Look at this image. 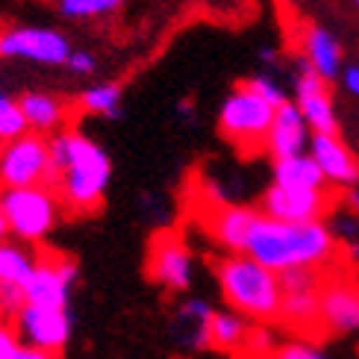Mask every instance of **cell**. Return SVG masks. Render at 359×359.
<instances>
[{
	"instance_id": "4",
	"label": "cell",
	"mask_w": 359,
	"mask_h": 359,
	"mask_svg": "<svg viewBox=\"0 0 359 359\" xmlns=\"http://www.w3.org/2000/svg\"><path fill=\"white\" fill-rule=\"evenodd\" d=\"M274 112L277 109L271 103H265L250 88L236 83V88L224 97L218 109V133L242 156L265 154V142H268V130H271V121H274Z\"/></svg>"
},
{
	"instance_id": "20",
	"label": "cell",
	"mask_w": 359,
	"mask_h": 359,
	"mask_svg": "<svg viewBox=\"0 0 359 359\" xmlns=\"http://www.w3.org/2000/svg\"><path fill=\"white\" fill-rule=\"evenodd\" d=\"M18 107L24 112V121H27L29 133H39V136L62 127L65 112H68V103L56 95H48V92H27L18 100Z\"/></svg>"
},
{
	"instance_id": "25",
	"label": "cell",
	"mask_w": 359,
	"mask_h": 359,
	"mask_svg": "<svg viewBox=\"0 0 359 359\" xmlns=\"http://www.w3.org/2000/svg\"><path fill=\"white\" fill-rule=\"evenodd\" d=\"M27 133H29V127L24 121L21 107L6 92H0V147H6L9 142L27 136Z\"/></svg>"
},
{
	"instance_id": "3",
	"label": "cell",
	"mask_w": 359,
	"mask_h": 359,
	"mask_svg": "<svg viewBox=\"0 0 359 359\" xmlns=\"http://www.w3.org/2000/svg\"><path fill=\"white\" fill-rule=\"evenodd\" d=\"M212 271L227 309L257 324H274L280 318V274L268 271L265 265L245 253H224L212 259Z\"/></svg>"
},
{
	"instance_id": "9",
	"label": "cell",
	"mask_w": 359,
	"mask_h": 359,
	"mask_svg": "<svg viewBox=\"0 0 359 359\" xmlns=\"http://www.w3.org/2000/svg\"><path fill=\"white\" fill-rule=\"evenodd\" d=\"M147 280L168 292H189L194 280V257L183 236L174 230H159L147 245Z\"/></svg>"
},
{
	"instance_id": "7",
	"label": "cell",
	"mask_w": 359,
	"mask_h": 359,
	"mask_svg": "<svg viewBox=\"0 0 359 359\" xmlns=\"http://www.w3.org/2000/svg\"><path fill=\"white\" fill-rule=\"evenodd\" d=\"M0 186L4 189H36V186H56L53 165H50V142L39 133L9 142L0 147Z\"/></svg>"
},
{
	"instance_id": "17",
	"label": "cell",
	"mask_w": 359,
	"mask_h": 359,
	"mask_svg": "<svg viewBox=\"0 0 359 359\" xmlns=\"http://www.w3.org/2000/svg\"><path fill=\"white\" fill-rule=\"evenodd\" d=\"M309 139L312 133L304 121L301 109L294 100H286L283 107H277L271 130H268V142H265V154H271V159H289V156H301L309 151Z\"/></svg>"
},
{
	"instance_id": "8",
	"label": "cell",
	"mask_w": 359,
	"mask_h": 359,
	"mask_svg": "<svg viewBox=\"0 0 359 359\" xmlns=\"http://www.w3.org/2000/svg\"><path fill=\"white\" fill-rule=\"evenodd\" d=\"M339 203H341V194L336 189H280V186H271L262 194L257 209L265 218H274V221L312 224V221H324Z\"/></svg>"
},
{
	"instance_id": "13",
	"label": "cell",
	"mask_w": 359,
	"mask_h": 359,
	"mask_svg": "<svg viewBox=\"0 0 359 359\" xmlns=\"http://www.w3.org/2000/svg\"><path fill=\"white\" fill-rule=\"evenodd\" d=\"M12 330L21 345L59 356L71 339V316H68V309H44V306L27 304L15 316Z\"/></svg>"
},
{
	"instance_id": "1",
	"label": "cell",
	"mask_w": 359,
	"mask_h": 359,
	"mask_svg": "<svg viewBox=\"0 0 359 359\" xmlns=\"http://www.w3.org/2000/svg\"><path fill=\"white\" fill-rule=\"evenodd\" d=\"M341 245L333 236L327 221L312 224H286L257 215L245 245V257L257 259L268 271L283 274L292 268H318V271H333L339 262Z\"/></svg>"
},
{
	"instance_id": "33",
	"label": "cell",
	"mask_w": 359,
	"mask_h": 359,
	"mask_svg": "<svg viewBox=\"0 0 359 359\" xmlns=\"http://www.w3.org/2000/svg\"><path fill=\"white\" fill-rule=\"evenodd\" d=\"M341 86H345V92L359 97V65H348L341 68Z\"/></svg>"
},
{
	"instance_id": "31",
	"label": "cell",
	"mask_w": 359,
	"mask_h": 359,
	"mask_svg": "<svg viewBox=\"0 0 359 359\" xmlns=\"http://www.w3.org/2000/svg\"><path fill=\"white\" fill-rule=\"evenodd\" d=\"M268 359H327V353L309 341H289V345H280Z\"/></svg>"
},
{
	"instance_id": "29",
	"label": "cell",
	"mask_w": 359,
	"mask_h": 359,
	"mask_svg": "<svg viewBox=\"0 0 359 359\" xmlns=\"http://www.w3.org/2000/svg\"><path fill=\"white\" fill-rule=\"evenodd\" d=\"M27 306V297L21 286H9V283H0V324H12L15 316Z\"/></svg>"
},
{
	"instance_id": "14",
	"label": "cell",
	"mask_w": 359,
	"mask_h": 359,
	"mask_svg": "<svg viewBox=\"0 0 359 359\" xmlns=\"http://www.w3.org/2000/svg\"><path fill=\"white\" fill-rule=\"evenodd\" d=\"M71 41L56 33V29L44 27H15L0 33V56H15V59H33L44 65H68L71 56Z\"/></svg>"
},
{
	"instance_id": "26",
	"label": "cell",
	"mask_w": 359,
	"mask_h": 359,
	"mask_svg": "<svg viewBox=\"0 0 359 359\" xmlns=\"http://www.w3.org/2000/svg\"><path fill=\"white\" fill-rule=\"evenodd\" d=\"M124 6V0H59V12L65 18H100Z\"/></svg>"
},
{
	"instance_id": "23",
	"label": "cell",
	"mask_w": 359,
	"mask_h": 359,
	"mask_svg": "<svg viewBox=\"0 0 359 359\" xmlns=\"http://www.w3.org/2000/svg\"><path fill=\"white\" fill-rule=\"evenodd\" d=\"M39 262V253L29 250L18 242H0V283L9 286H27V280L33 277Z\"/></svg>"
},
{
	"instance_id": "30",
	"label": "cell",
	"mask_w": 359,
	"mask_h": 359,
	"mask_svg": "<svg viewBox=\"0 0 359 359\" xmlns=\"http://www.w3.org/2000/svg\"><path fill=\"white\" fill-rule=\"evenodd\" d=\"M245 351H248L250 356H257V359H268V356L277 351L274 336H271V330H268V324H257V327H253L250 336H248Z\"/></svg>"
},
{
	"instance_id": "6",
	"label": "cell",
	"mask_w": 359,
	"mask_h": 359,
	"mask_svg": "<svg viewBox=\"0 0 359 359\" xmlns=\"http://www.w3.org/2000/svg\"><path fill=\"white\" fill-rule=\"evenodd\" d=\"M0 209L6 215L9 233L18 236L27 245L44 242L59 215H62V203H59L56 191L48 186L36 189H4L0 186Z\"/></svg>"
},
{
	"instance_id": "10",
	"label": "cell",
	"mask_w": 359,
	"mask_h": 359,
	"mask_svg": "<svg viewBox=\"0 0 359 359\" xmlns=\"http://www.w3.org/2000/svg\"><path fill=\"white\" fill-rule=\"evenodd\" d=\"M74 280H77V262L71 257H65V253L41 250L36 271L24 286V297H27L29 306L68 309Z\"/></svg>"
},
{
	"instance_id": "16",
	"label": "cell",
	"mask_w": 359,
	"mask_h": 359,
	"mask_svg": "<svg viewBox=\"0 0 359 359\" xmlns=\"http://www.w3.org/2000/svg\"><path fill=\"white\" fill-rule=\"evenodd\" d=\"M306 154L316 159L330 189L348 191L359 186V156L341 142V136H312Z\"/></svg>"
},
{
	"instance_id": "18",
	"label": "cell",
	"mask_w": 359,
	"mask_h": 359,
	"mask_svg": "<svg viewBox=\"0 0 359 359\" xmlns=\"http://www.w3.org/2000/svg\"><path fill=\"white\" fill-rule=\"evenodd\" d=\"M215 309L201 297H186L174 309L171 318V336L183 351H203L209 348V330H212Z\"/></svg>"
},
{
	"instance_id": "28",
	"label": "cell",
	"mask_w": 359,
	"mask_h": 359,
	"mask_svg": "<svg viewBox=\"0 0 359 359\" xmlns=\"http://www.w3.org/2000/svg\"><path fill=\"white\" fill-rule=\"evenodd\" d=\"M242 86H245V88H250L253 95H259L265 103H271L274 109H277V107H283V103L289 100L286 88H283L277 80L268 77V74H257V77H248V80H242Z\"/></svg>"
},
{
	"instance_id": "11",
	"label": "cell",
	"mask_w": 359,
	"mask_h": 359,
	"mask_svg": "<svg viewBox=\"0 0 359 359\" xmlns=\"http://www.w3.org/2000/svg\"><path fill=\"white\" fill-rule=\"evenodd\" d=\"M294 103H297V109H301L312 136H341L336 107H333V88L309 68V62L301 53H297Z\"/></svg>"
},
{
	"instance_id": "27",
	"label": "cell",
	"mask_w": 359,
	"mask_h": 359,
	"mask_svg": "<svg viewBox=\"0 0 359 359\" xmlns=\"http://www.w3.org/2000/svg\"><path fill=\"white\" fill-rule=\"evenodd\" d=\"M0 359H59V356L21 345L12 324H0Z\"/></svg>"
},
{
	"instance_id": "12",
	"label": "cell",
	"mask_w": 359,
	"mask_h": 359,
	"mask_svg": "<svg viewBox=\"0 0 359 359\" xmlns=\"http://www.w3.org/2000/svg\"><path fill=\"white\" fill-rule=\"evenodd\" d=\"M321 333L324 339L359 333V280L336 268L321 283Z\"/></svg>"
},
{
	"instance_id": "24",
	"label": "cell",
	"mask_w": 359,
	"mask_h": 359,
	"mask_svg": "<svg viewBox=\"0 0 359 359\" xmlns=\"http://www.w3.org/2000/svg\"><path fill=\"white\" fill-rule=\"evenodd\" d=\"M80 109L92 112V115H103V118H118L121 115V86L118 83H100L86 88L80 95Z\"/></svg>"
},
{
	"instance_id": "32",
	"label": "cell",
	"mask_w": 359,
	"mask_h": 359,
	"mask_svg": "<svg viewBox=\"0 0 359 359\" xmlns=\"http://www.w3.org/2000/svg\"><path fill=\"white\" fill-rule=\"evenodd\" d=\"M68 68H71L74 74H92V71L97 68V59H95L92 53H86V50H74V53L68 56Z\"/></svg>"
},
{
	"instance_id": "5",
	"label": "cell",
	"mask_w": 359,
	"mask_h": 359,
	"mask_svg": "<svg viewBox=\"0 0 359 359\" xmlns=\"http://www.w3.org/2000/svg\"><path fill=\"white\" fill-rule=\"evenodd\" d=\"M327 271L318 268H292L280 274L283 304H280V324L289 333L301 336L304 341L324 339L321 333V283Z\"/></svg>"
},
{
	"instance_id": "15",
	"label": "cell",
	"mask_w": 359,
	"mask_h": 359,
	"mask_svg": "<svg viewBox=\"0 0 359 359\" xmlns=\"http://www.w3.org/2000/svg\"><path fill=\"white\" fill-rule=\"evenodd\" d=\"M259 209L257 206H238L227 201H212L203 209V227L215 238L227 253H245L250 227L257 221Z\"/></svg>"
},
{
	"instance_id": "2",
	"label": "cell",
	"mask_w": 359,
	"mask_h": 359,
	"mask_svg": "<svg viewBox=\"0 0 359 359\" xmlns=\"http://www.w3.org/2000/svg\"><path fill=\"white\" fill-rule=\"evenodd\" d=\"M50 142V165L56 177V198L74 215H92L107 194L112 162L100 144L77 130H59Z\"/></svg>"
},
{
	"instance_id": "22",
	"label": "cell",
	"mask_w": 359,
	"mask_h": 359,
	"mask_svg": "<svg viewBox=\"0 0 359 359\" xmlns=\"http://www.w3.org/2000/svg\"><path fill=\"white\" fill-rule=\"evenodd\" d=\"M280 189H330L316 165V159L309 154L301 156H289V159H277L274 162V183Z\"/></svg>"
},
{
	"instance_id": "34",
	"label": "cell",
	"mask_w": 359,
	"mask_h": 359,
	"mask_svg": "<svg viewBox=\"0 0 359 359\" xmlns=\"http://www.w3.org/2000/svg\"><path fill=\"white\" fill-rule=\"evenodd\" d=\"M6 236H9V224H6L4 209H0V242H6Z\"/></svg>"
},
{
	"instance_id": "21",
	"label": "cell",
	"mask_w": 359,
	"mask_h": 359,
	"mask_svg": "<svg viewBox=\"0 0 359 359\" xmlns=\"http://www.w3.org/2000/svg\"><path fill=\"white\" fill-rule=\"evenodd\" d=\"M250 330L253 327L245 316H238L233 309H215L212 330H209V348H215L221 353H238L245 351Z\"/></svg>"
},
{
	"instance_id": "19",
	"label": "cell",
	"mask_w": 359,
	"mask_h": 359,
	"mask_svg": "<svg viewBox=\"0 0 359 359\" xmlns=\"http://www.w3.org/2000/svg\"><path fill=\"white\" fill-rule=\"evenodd\" d=\"M301 56L306 59L309 68L316 71L321 80H327V83L339 80L345 56H341V44L330 29L309 24L304 29V39H301Z\"/></svg>"
},
{
	"instance_id": "35",
	"label": "cell",
	"mask_w": 359,
	"mask_h": 359,
	"mask_svg": "<svg viewBox=\"0 0 359 359\" xmlns=\"http://www.w3.org/2000/svg\"><path fill=\"white\" fill-rule=\"evenodd\" d=\"M353 4H356V6H359V0H353Z\"/></svg>"
}]
</instances>
